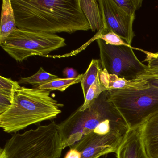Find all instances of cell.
<instances>
[{
  "label": "cell",
  "mask_w": 158,
  "mask_h": 158,
  "mask_svg": "<svg viewBox=\"0 0 158 158\" xmlns=\"http://www.w3.org/2000/svg\"><path fill=\"white\" fill-rule=\"evenodd\" d=\"M115 4L126 13L129 15H135L142 5V0H113Z\"/></svg>",
  "instance_id": "cell-20"
},
{
  "label": "cell",
  "mask_w": 158,
  "mask_h": 158,
  "mask_svg": "<svg viewBox=\"0 0 158 158\" xmlns=\"http://www.w3.org/2000/svg\"><path fill=\"white\" fill-rule=\"evenodd\" d=\"M142 137L149 158H158V112L142 124Z\"/></svg>",
  "instance_id": "cell-12"
},
{
  "label": "cell",
  "mask_w": 158,
  "mask_h": 158,
  "mask_svg": "<svg viewBox=\"0 0 158 158\" xmlns=\"http://www.w3.org/2000/svg\"><path fill=\"white\" fill-rule=\"evenodd\" d=\"M100 81L107 90H139L148 88L151 86L143 79L137 78L134 80H127L118 77L115 75L110 74L105 69H102L99 75Z\"/></svg>",
  "instance_id": "cell-11"
},
{
  "label": "cell",
  "mask_w": 158,
  "mask_h": 158,
  "mask_svg": "<svg viewBox=\"0 0 158 158\" xmlns=\"http://www.w3.org/2000/svg\"><path fill=\"white\" fill-rule=\"evenodd\" d=\"M83 76V74H79L77 77L73 79L66 78H56L43 83L34 88L48 91L59 90L63 92L71 86L81 82Z\"/></svg>",
  "instance_id": "cell-16"
},
{
  "label": "cell",
  "mask_w": 158,
  "mask_h": 158,
  "mask_svg": "<svg viewBox=\"0 0 158 158\" xmlns=\"http://www.w3.org/2000/svg\"><path fill=\"white\" fill-rule=\"evenodd\" d=\"M99 60L92 59L85 73L83 74L81 84L84 98L85 97L88 90L94 84L102 68L100 65Z\"/></svg>",
  "instance_id": "cell-15"
},
{
  "label": "cell",
  "mask_w": 158,
  "mask_h": 158,
  "mask_svg": "<svg viewBox=\"0 0 158 158\" xmlns=\"http://www.w3.org/2000/svg\"><path fill=\"white\" fill-rule=\"evenodd\" d=\"M98 33L96 39H100L107 44L112 46H124L131 48L132 47L131 45L127 44L122 38L112 31L102 29L98 32Z\"/></svg>",
  "instance_id": "cell-19"
},
{
  "label": "cell",
  "mask_w": 158,
  "mask_h": 158,
  "mask_svg": "<svg viewBox=\"0 0 158 158\" xmlns=\"http://www.w3.org/2000/svg\"><path fill=\"white\" fill-rule=\"evenodd\" d=\"M83 10L92 32H99L103 28V20L98 1L79 0Z\"/></svg>",
  "instance_id": "cell-13"
},
{
  "label": "cell",
  "mask_w": 158,
  "mask_h": 158,
  "mask_svg": "<svg viewBox=\"0 0 158 158\" xmlns=\"http://www.w3.org/2000/svg\"><path fill=\"white\" fill-rule=\"evenodd\" d=\"M137 78L146 80L151 86L158 88V72L146 73Z\"/></svg>",
  "instance_id": "cell-24"
},
{
  "label": "cell",
  "mask_w": 158,
  "mask_h": 158,
  "mask_svg": "<svg viewBox=\"0 0 158 158\" xmlns=\"http://www.w3.org/2000/svg\"><path fill=\"white\" fill-rule=\"evenodd\" d=\"M139 51L142 52L146 55V59L143 62H148V70L146 73H154L158 72V52H152L139 49Z\"/></svg>",
  "instance_id": "cell-21"
},
{
  "label": "cell",
  "mask_w": 158,
  "mask_h": 158,
  "mask_svg": "<svg viewBox=\"0 0 158 158\" xmlns=\"http://www.w3.org/2000/svg\"><path fill=\"white\" fill-rule=\"evenodd\" d=\"M126 131L116 129L104 135L91 133L84 136L71 148L79 151L81 158H99L111 152L115 153Z\"/></svg>",
  "instance_id": "cell-9"
},
{
  "label": "cell",
  "mask_w": 158,
  "mask_h": 158,
  "mask_svg": "<svg viewBox=\"0 0 158 158\" xmlns=\"http://www.w3.org/2000/svg\"><path fill=\"white\" fill-rule=\"evenodd\" d=\"M63 74L66 78L68 79L75 78L79 75L76 70L69 67H66L63 70Z\"/></svg>",
  "instance_id": "cell-25"
},
{
  "label": "cell",
  "mask_w": 158,
  "mask_h": 158,
  "mask_svg": "<svg viewBox=\"0 0 158 158\" xmlns=\"http://www.w3.org/2000/svg\"><path fill=\"white\" fill-rule=\"evenodd\" d=\"M58 78L59 77L57 76L46 72L41 67L39 71L32 76L21 78L18 82L20 85H33L34 87H36L48 81Z\"/></svg>",
  "instance_id": "cell-17"
},
{
  "label": "cell",
  "mask_w": 158,
  "mask_h": 158,
  "mask_svg": "<svg viewBox=\"0 0 158 158\" xmlns=\"http://www.w3.org/2000/svg\"><path fill=\"white\" fill-rule=\"evenodd\" d=\"M98 2L103 20L102 29L112 31L131 45L135 36L133 27L135 15H130L126 13L113 0H98Z\"/></svg>",
  "instance_id": "cell-8"
},
{
  "label": "cell",
  "mask_w": 158,
  "mask_h": 158,
  "mask_svg": "<svg viewBox=\"0 0 158 158\" xmlns=\"http://www.w3.org/2000/svg\"><path fill=\"white\" fill-rule=\"evenodd\" d=\"M142 125L128 128L116 150V158H149L142 137Z\"/></svg>",
  "instance_id": "cell-10"
},
{
  "label": "cell",
  "mask_w": 158,
  "mask_h": 158,
  "mask_svg": "<svg viewBox=\"0 0 158 158\" xmlns=\"http://www.w3.org/2000/svg\"><path fill=\"white\" fill-rule=\"evenodd\" d=\"M63 142L60 124L52 121L13 135L0 150V158H60Z\"/></svg>",
  "instance_id": "cell-3"
},
{
  "label": "cell",
  "mask_w": 158,
  "mask_h": 158,
  "mask_svg": "<svg viewBox=\"0 0 158 158\" xmlns=\"http://www.w3.org/2000/svg\"><path fill=\"white\" fill-rule=\"evenodd\" d=\"M97 43L100 52L102 68L110 74L127 80H134L148 70V65L139 60L133 51L137 48L109 45L100 39Z\"/></svg>",
  "instance_id": "cell-7"
},
{
  "label": "cell",
  "mask_w": 158,
  "mask_h": 158,
  "mask_svg": "<svg viewBox=\"0 0 158 158\" xmlns=\"http://www.w3.org/2000/svg\"><path fill=\"white\" fill-rule=\"evenodd\" d=\"M108 98L128 128L141 125L158 112V88L108 90Z\"/></svg>",
  "instance_id": "cell-5"
},
{
  "label": "cell",
  "mask_w": 158,
  "mask_h": 158,
  "mask_svg": "<svg viewBox=\"0 0 158 158\" xmlns=\"http://www.w3.org/2000/svg\"><path fill=\"white\" fill-rule=\"evenodd\" d=\"M111 120L124 122L108 98V90L102 92L84 111L78 109L59 124L63 135L64 149L72 147L84 136L92 133L102 122Z\"/></svg>",
  "instance_id": "cell-4"
},
{
  "label": "cell",
  "mask_w": 158,
  "mask_h": 158,
  "mask_svg": "<svg viewBox=\"0 0 158 158\" xmlns=\"http://www.w3.org/2000/svg\"><path fill=\"white\" fill-rule=\"evenodd\" d=\"M16 81L12 80L11 78L0 77V90L7 91H13L15 88L19 85Z\"/></svg>",
  "instance_id": "cell-23"
},
{
  "label": "cell",
  "mask_w": 158,
  "mask_h": 158,
  "mask_svg": "<svg viewBox=\"0 0 158 158\" xmlns=\"http://www.w3.org/2000/svg\"><path fill=\"white\" fill-rule=\"evenodd\" d=\"M14 91L0 90V114L6 111L11 105Z\"/></svg>",
  "instance_id": "cell-22"
},
{
  "label": "cell",
  "mask_w": 158,
  "mask_h": 158,
  "mask_svg": "<svg viewBox=\"0 0 158 158\" xmlns=\"http://www.w3.org/2000/svg\"><path fill=\"white\" fill-rule=\"evenodd\" d=\"M16 28H17V26L11 1L2 0L0 43L3 42Z\"/></svg>",
  "instance_id": "cell-14"
},
{
  "label": "cell",
  "mask_w": 158,
  "mask_h": 158,
  "mask_svg": "<svg viewBox=\"0 0 158 158\" xmlns=\"http://www.w3.org/2000/svg\"><path fill=\"white\" fill-rule=\"evenodd\" d=\"M106 90H108L101 83L98 76L94 84L88 90L86 95L85 97L84 103L77 109L78 110L82 112L86 110L94 100L98 98L102 92Z\"/></svg>",
  "instance_id": "cell-18"
},
{
  "label": "cell",
  "mask_w": 158,
  "mask_h": 158,
  "mask_svg": "<svg viewBox=\"0 0 158 158\" xmlns=\"http://www.w3.org/2000/svg\"><path fill=\"white\" fill-rule=\"evenodd\" d=\"M17 27L56 35L88 31L79 0H11Z\"/></svg>",
  "instance_id": "cell-1"
},
{
  "label": "cell",
  "mask_w": 158,
  "mask_h": 158,
  "mask_svg": "<svg viewBox=\"0 0 158 158\" xmlns=\"http://www.w3.org/2000/svg\"><path fill=\"white\" fill-rule=\"evenodd\" d=\"M50 94L48 90L18 85L15 88L11 105L0 114L1 127L6 133H16L32 125L56 118L64 104Z\"/></svg>",
  "instance_id": "cell-2"
},
{
  "label": "cell",
  "mask_w": 158,
  "mask_h": 158,
  "mask_svg": "<svg viewBox=\"0 0 158 158\" xmlns=\"http://www.w3.org/2000/svg\"><path fill=\"white\" fill-rule=\"evenodd\" d=\"M0 45L13 59L22 62L32 56H46L66 44L65 39L57 35L17 28Z\"/></svg>",
  "instance_id": "cell-6"
}]
</instances>
